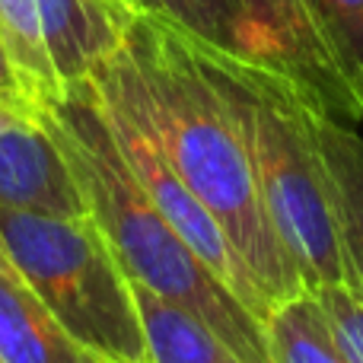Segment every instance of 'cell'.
Listing matches in <instances>:
<instances>
[{
	"label": "cell",
	"mask_w": 363,
	"mask_h": 363,
	"mask_svg": "<svg viewBox=\"0 0 363 363\" xmlns=\"http://www.w3.org/2000/svg\"><path fill=\"white\" fill-rule=\"evenodd\" d=\"M121 45L166 160L226 233L264 309L306 294L268 217L239 125L207 70L201 38L163 16L134 13Z\"/></svg>",
	"instance_id": "cell-1"
},
{
	"label": "cell",
	"mask_w": 363,
	"mask_h": 363,
	"mask_svg": "<svg viewBox=\"0 0 363 363\" xmlns=\"http://www.w3.org/2000/svg\"><path fill=\"white\" fill-rule=\"evenodd\" d=\"M42 121L70 160L86 213L134 284L194 313L245 363H274L268 325L172 230L134 176L89 80L67 83L42 102Z\"/></svg>",
	"instance_id": "cell-2"
},
{
	"label": "cell",
	"mask_w": 363,
	"mask_h": 363,
	"mask_svg": "<svg viewBox=\"0 0 363 363\" xmlns=\"http://www.w3.org/2000/svg\"><path fill=\"white\" fill-rule=\"evenodd\" d=\"M204 61L249 150L258 191L306 290L347 284V262L319 150L325 102L294 74L204 42Z\"/></svg>",
	"instance_id": "cell-3"
},
{
	"label": "cell",
	"mask_w": 363,
	"mask_h": 363,
	"mask_svg": "<svg viewBox=\"0 0 363 363\" xmlns=\"http://www.w3.org/2000/svg\"><path fill=\"white\" fill-rule=\"evenodd\" d=\"M0 236L19 281L86 351L106 363H153L134 281L89 213L0 207Z\"/></svg>",
	"instance_id": "cell-4"
},
{
	"label": "cell",
	"mask_w": 363,
	"mask_h": 363,
	"mask_svg": "<svg viewBox=\"0 0 363 363\" xmlns=\"http://www.w3.org/2000/svg\"><path fill=\"white\" fill-rule=\"evenodd\" d=\"M262 42V57L306 83L332 115L351 121V106L335 67L315 0H239Z\"/></svg>",
	"instance_id": "cell-5"
},
{
	"label": "cell",
	"mask_w": 363,
	"mask_h": 363,
	"mask_svg": "<svg viewBox=\"0 0 363 363\" xmlns=\"http://www.w3.org/2000/svg\"><path fill=\"white\" fill-rule=\"evenodd\" d=\"M0 207L48 217L86 213L67 153L42 118L0 131Z\"/></svg>",
	"instance_id": "cell-6"
},
{
	"label": "cell",
	"mask_w": 363,
	"mask_h": 363,
	"mask_svg": "<svg viewBox=\"0 0 363 363\" xmlns=\"http://www.w3.org/2000/svg\"><path fill=\"white\" fill-rule=\"evenodd\" d=\"M45 55L57 83H80L106 55L118 48L128 19L99 0H32Z\"/></svg>",
	"instance_id": "cell-7"
},
{
	"label": "cell",
	"mask_w": 363,
	"mask_h": 363,
	"mask_svg": "<svg viewBox=\"0 0 363 363\" xmlns=\"http://www.w3.org/2000/svg\"><path fill=\"white\" fill-rule=\"evenodd\" d=\"M315 131L347 262V287L363 300V138L332 112L319 115Z\"/></svg>",
	"instance_id": "cell-8"
},
{
	"label": "cell",
	"mask_w": 363,
	"mask_h": 363,
	"mask_svg": "<svg viewBox=\"0 0 363 363\" xmlns=\"http://www.w3.org/2000/svg\"><path fill=\"white\" fill-rule=\"evenodd\" d=\"M0 363H106L80 345L19 277L0 271Z\"/></svg>",
	"instance_id": "cell-9"
},
{
	"label": "cell",
	"mask_w": 363,
	"mask_h": 363,
	"mask_svg": "<svg viewBox=\"0 0 363 363\" xmlns=\"http://www.w3.org/2000/svg\"><path fill=\"white\" fill-rule=\"evenodd\" d=\"M134 296L153 363H245L194 313L150 294L140 284H134Z\"/></svg>",
	"instance_id": "cell-10"
},
{
	"label": "cell",
	"mask_w": 363,
	"mask_h": 363,
	"mask_svg": "<svg viewBox=\"0 0 363 363\" xmlns=\"http://www.w3.org/2000/svg\"><path fill=\"white\" fill-rule=\"evenodd\" d=\"M131 13H153L223 51L262 57V42L239 0H125ZM264 61V57H262Z\"/></svg>",
	"instance_id": "cell-11"
},
{
	"label": "cell",
	"mask_w": 363,
	"mask_h": 363,
	"mask_svg": "<svg viewBox=\"0 0 363 363\" xmlns=\"http://www.w3.org/2000/svg\"><path fill=\"white\" fill-rule=\"evenodd\" d=\"M274 363H351L313 294L277 303L264 319Z\"/></svg>",
	"instance_id": "cell-12"
},
{
	"label": "cell",
	"mask_w": 363,
	"mask_h": 363,
	"mask_svg": "<svg viewBox=\"0 0 363 363\" xmlns=\"http://www.w3.org/2000/svg\"><path fill=\"white\" fill-rule=\"evenodd\" d=\"M335 67L351 106V121H363V0H315Z\"/></svg>",
	"instance_id": "cell-13"
},
{
	"label": "cell",
	"mask_w": 363,
	"mask_h": 363,
	"mask_svg": "<svg viewBox=\"0 0 363 363\" xmlns=\"http://www.w3.org/2000/svg\"><path fill=\"white\" fill-rule=\"evenodd\" d=\"M0 26H4L6 38H10V48L16 55L19 67L26 70V77L35 86L38 102L55 96L61 89V83H57L48 55H45L35 4L32 0H0Z\"/></svg>",
	"instance_id": "cell-14"
},
{
	"label": "cell",
	"mask_w": 363,
	"mask_h": 363,
	"mask_svg": "<svg viewBox=\"0 0 363 363\" xmlns=\"http://www.w3.org/2000/svg\"><path fill=\"white\" fill-rule=\"evenodd\" d=\"M319 300L335 341L347 354L351 363H363V300L347 284H328V287L309 290Z\"/></svg>",
	"instance_id": "cell-15"
},
{
	"label": "cell",
	"mask_w": 363,
	"mask_h": 363,
	"mask_svg": "<svg viewBox=\"0 0 363 363\" xmlns=\"http://www.w3.org/2000/svg\"><path fill=\"white\" fill-rule=\"evenodd\" d=\"M0 93H16V96H32V99H38L32 80L26 77V70L19 67L16 55H13L4 26H0Z\"/></svg>",
	"instance_id": "cell-16"
},
{
	"label": "cell",
	"mask_w": 363,
	"mask_h": 363,
	"mask_svg": "<svg viewBox=\"0 0 363 363\" xmlns=\"http://www.w3.org/2000/svg\"><path fill=\"white\" fill-rule=\"evenodd\" d=\"M42 118V102L32 96H16V93H0V131H10L16 125Z\"/></svg>",
	"instance_id": "cell-17"
},
{
	"label": "cell",
	"mask_w": 363,
	"mask_h": 363,
	"mask_svg": "<svg viewBox=\"0 0 363 363\" xmlns=\"http://www.w3.org/2000/svg\"><path fill=\"white\" fill-rule=\"evenodd\" d=\"M0 271H4V274H10V277H19V274H16V268H13V262H10V255H6L4 236H0Z\"/></svg>",
	"instance_id": "cell-18"
},
{
	"label": "cell",
	"mask_w": 363,
	"mask_h": 363,
	"mask_svg": "<svg viewBox=\"0 0 363 363\" xmlns=\"http://www.w3.org/2000/svg\"><path fill=\"white\" fill-rule=\"evenodd\" d=\"M99 4H106L108 10H115V13H118L121 19H131V16H134V13H131V10H128V6H125V0H99Z\"/></svg>",
	"instance_id": "cell-19"
}]
</instances>
